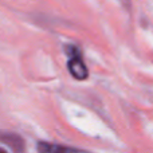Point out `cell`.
<instances>
[{
    "label": "cell",
    "mask_w": 153,
    "mask_h": 153,
    "mask_svg": "<svg viewBox=\"0 0 153 153\" xmlns=\"http://www.w3.org/2000/svg\"><path fill=\"white\" fill-rule=\"evenodd\" d=\"M67 66H69L70 74L74 76L75 79L83 81V79H86L87 75H89L87 67H86V65L83 63V61H82L81 55H73L71 59L69 61V63H67Z\"/></svg>",
    "instance_id": "cell-1"
},
{
    "label": "cell",
    "mask_w": 153,
    "mask_h": 153,
    "mask_svg": "<svg viewBox=\"0 0 153 153\" xmlns=\"http://www.w3.org/2000/svg\"><path fill=\"white\" fill-rule=\"evenodd\" d=\"M0 141L3 144H7L13 151H23L24 148V141L18 134H15V133L0 132Z\"/></svg>",
    "instance_id": "cell-2"
},
{
    "label": "cell",
    "mask_w": 153,
    "mask_h": 153,
    "mask_svg": "<svg viewBox=\"0 0 153 153\" xmlns=\"http://www.w3.org/2000/svg\"><path fill=\"white\" fill-rule=\"evenodd\" d=\"M38 151L45 152V153H56V152H75V149L67 148V146L55 145V144H50V143H39Z\"/></svg>",
    "instance_id": "cell-3"
}]
</instances>
